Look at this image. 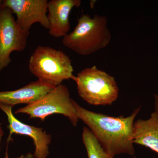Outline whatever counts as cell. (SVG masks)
<instances>
[{
  "label": "cell",
  "mask_w": 158,
  "mask_h": 158,
  "mask_svg": "<svg viewBox=\"0 0 158 158\" xmlns=\"http://www.w3.org/2000/svg\"><path fill=\"white\" fill-rule=\"evenodd\" d=\"M48 2L47 0H5L2 4L15 14L20 27L30 33L31 26L36 23L48 30Z\"/></svg>",
  "instance_id": "obj_7"
},
{
  "label": "cell",
  "mask_w": 158,
  "mask_h": 158,
  "mask_svg": "<svg viewBox=\"0 0 158 158\" xmlns=\"http://www.w3.org/2000/svg\"><path fill=\"white\" fill-rule=\"evenodd\" d=\"M56 87L37 80L17 90L0 92V102L11 107L20 104L29 105L42 98Z\"/></svg>",
  "instance_id": "obj_10"
},
{
  "label": "cell",
  "mask_w": 158,
  "mask_h": 158,
  "mask_svg": "<svg viewBox=\"0 0 158 158\" xmlns=\"http://www.w3.org/2000/svg\"><path fill=\"white\" fill-rule=\"evenodd\" d=\"M29 68L38 80L55 87L65 80L76 81L70 58L62 51L50 47H37L30 57Z\"/></svg>",
  "instance_id": "obj_3"
},
{
  "label": "cell",
  "mask_w": 158,
  "mask_h": 158,
  "mask_svg": "<svg viewBox=\"0 0 158 158\" xmlns=\"http://www.w3.org/2000/svg\"><path fill=\"white\" fill-rule=\"evenodd\" d=\"M132 139L133 143L148 148L158 154V113L153 112L146 120L134 122Z\"/></svg>",
  "instance_id": "obj_11"
},
{
  "label": "cell",
  "mask_w": 158,
  "mask_h": 158,
  "mask_svg": "<svg viewBox=\"0 0 158 158\" xmlns=\"http://www.w3.org/2000/svg\"><path fill=\"white\" fill-rule=\"evenodd\" d=\"M22 158H34V156L32 155L31 153H29Z\"/></svg>",
  "instance_id": "obj_15"
},
{
  "label": "cell",
  "mask_w": 158,
  "mask_h": 158,
  "mask_svg": "<svg viewBox=\"0 0 158 158\" xmlns=\"http://www.w3.org/2000/svg\"><path fill=\"white\" fill-rule=\"evenodd\" d=\"M82 140L88 158H113L105 151L96 137L86 127L83 128Z\"/></svg>",
  "instance_id": "obj_12"
},
{
  "label": "cell",
  "mask_w": 158,
  "mask_h": 158,
  "mask_svg": "<svg viewBox=\"0 0 158 158\" xmlns=\"http://www.w3.org/2000/svg\"><path fill=\"white\" fill-rule=\"evenodd\" d=\"M3 135H4V131H3L2 127L0 126V144H1V140H2V137H3Z\"/></svg>",
  "instance_id": "obj_14"
},
{
  "label": "cell",
  "mask_w": 158,
  "mask_h": 158,
  "mask_svg": "<svg viewBox=\"0 0 158 158\" xmlns=\"http://www.w3.org/2000/svg\"><path fill=\"white\" fill-rule=\"evenodd\" d=\"M111 40L106 16L95 15L91 18L84 14L78 19L73 31L63 37L62 43L76 53L88 56L106 47Z\"/></svg>",
  "instance_id": "obj_2"
},
{
  "label": "cell",
  "mask_w": 158,
  "mask_h": 158,
  "mask_svg": "<svg viewBox=\"0 0 158 158\" xmlns=\"http://www.w3.org/2000/svg\"><path fill=\"white\" fill-rule=\"evenodd\" d=\"M73 103L79 119L87 125L109 155L114 157L122 153L135 155L133 124L141 107L128 117H115L86 110L74 100Z\"/></svg>",
  "instance_id": "obj_1"
},
{
  "label": "cell",
  "mask_w": 158,
  "mask_h": 158,
  "mask_svg": "<svg viewBox=\"0 0 158 158\" xmlns=\"http://www.w3.org/2000/svg\"><path fill=\"white\" fill-rule=\"evenodd\" d=\"M2 1H1V0H0V6H1V5H2Z\"/></svg>",
  "instance_id": "obj_16"
},
{
  "label": "cell",
  "mask_w": 158,
  "mask_h": 158,
  "mask_svg": "<svg viewBox=\"0 0 158 158\" xmlns=\"http://www.w3.org/2000/svg\"><path fill=\"white\" fill-rule=\"evenodd\" d=\"M70 98L68 88L63 85L57 86L42 98L15 111V114H27L31 118H40L42 121L54 114L64 115L73 126H77L79 118Z\"/></svg>",
  "instance_id": "obj_5"
},
{
  "label": "cell",
  "mask_w": 158,
  "mask_h": 158,
  "mask_svg": "<svg viewBox=\"0 0 158 158\" xmlns=\"http://www.w3.org/2000/svg\"><path fill=\"white\" fill-rule=\"evenodd\" d=\"M12 107L9 105L0 102V109L6 114L8 118L10 134L8 141L13 134L29 136L34 141L35 150L34 158H47L49 154V146L51 136L47 134L42 128L35 127L23 123L17 119L12 112Z\"/></svg>",
  "instance_id": "obj_8"
},
{
  "label": "cell",
  "mask_w": 158,
  "mask_h": 158,
  "mask_svg": "<svg viewBox=\"0 0 158 158\" xmlns=\"http://www.w3.org/2000/svg\"><path fill=\"white\" fill-rule=\"evenodd\" d=\"M154 109L155 112L158 113V95L155 94L154 95Z\"/></svg>",
  "instance_id": "obj_13"
},
{
  "label": "cell",
  "mask_w": 158,
  "mask_h": 158,
  "mask_svg": "<svg viewBox=\"0 0 158 158\" xmlns=\"http://www.w3.org/2000/svg\"><path fill=\"white\" fill-rule=\"evenodd\" d=\"M30 33L23 31L15 19L12 11L2 3L0 6V72L11 62L10 55L26 48Z\"/></svg>",
  "instance_id": "obj_6"
},
{
  "label": "cell",
  "mask_w": 158,
  "mask_h": 158,
  "mask_svg": "<svg viewBox=\"0 0 158 158\" xmlns=\"http://www.w3.org/2000/svg\"><path fill=\"white\" fill-rule=\"evenodd\" d=\"M76 77L79 95L89 104L111 105L118 98L119 88L114 77L95 65L85 69Z\"/></svg>",
  "instance_id": "obj_4"
},
{
  "label": "cell",
  "mask_w": 158,
  "mask_h": 158,
  "mask_svg": "<svg viewBox=\"0 0 158 158\" xmlns=\"http://www.w3.org/2000/svg\"><path fill=\"white\" fill-rule=\"evenodd\" d=\"M81 4L80 0H52L48 2L49 34L56 38L64 37L70 29L69 15L75 7Z\"/></svg>",
  "instance_id": "obj_9"
}]
</instances>
